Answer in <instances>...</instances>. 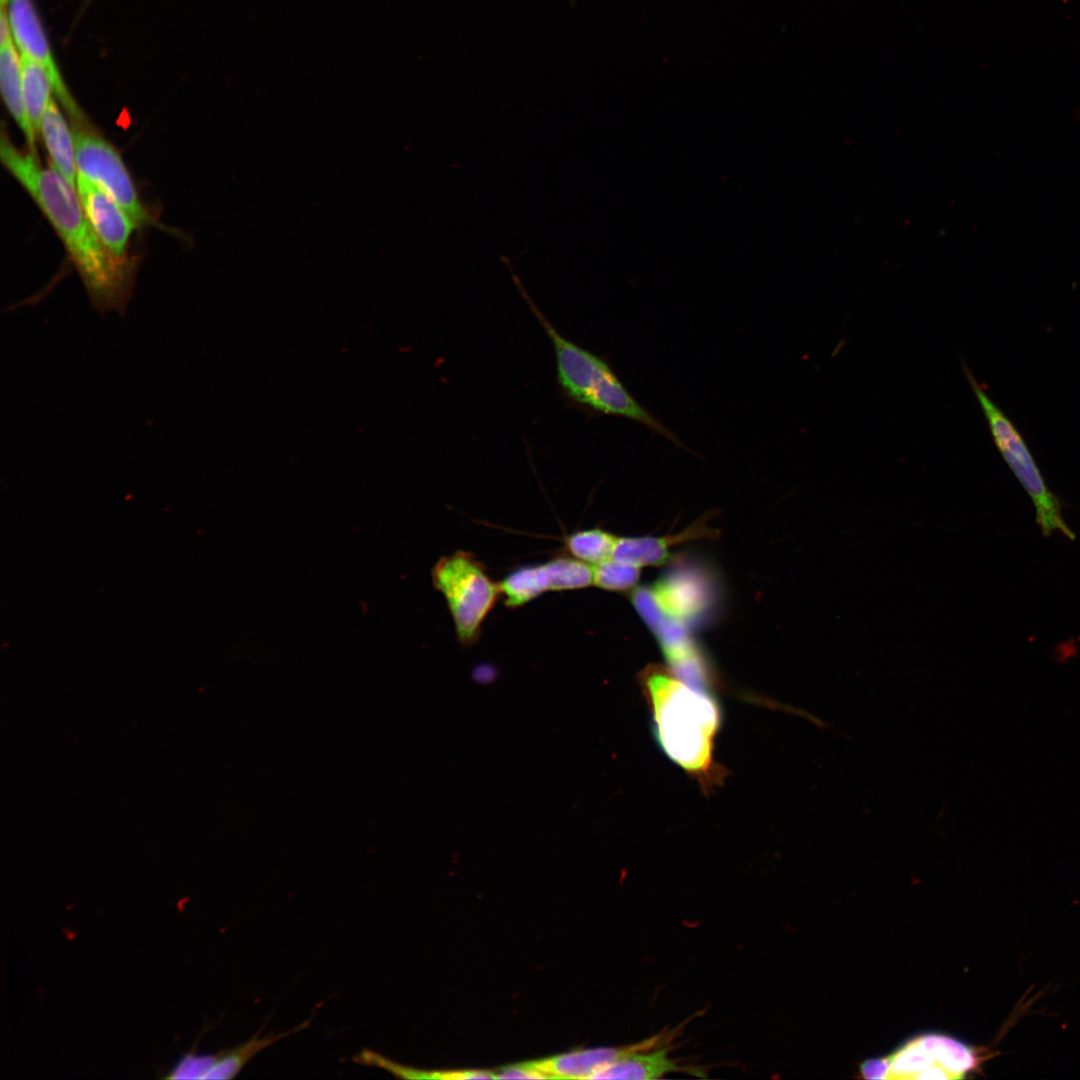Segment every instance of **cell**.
Returning a JSON list of instances; mask_svg holds the SVG:
<instances>
[{"label": "cell", "instance_id": "44dd1931", "mask_svg": "<svg viewBox=\"0 0 1080 1080\" xmlns=\"http://www.w3.org/2000/svg\"><path fill=\"white\" fill-rule=\"evenodd\" d=\"M594 581L597 587L613 591H629L636 586L640 579V569L634 565L607 559L593 565Z\"/></svg>", "mask_w": 1080, "mask_h": 1080}, {"label": "cell", "instance_id": "603a6c76", "mask_svg": "<svg viewBox=\"0 0 1080 1080\" xmlns=\"http://www.w3.org/2000/svg\"><path fill=\"white\" fill-rule=\"evenodd\" d=\"M8 3H9V0H1V4H2V6H5V5H6V4H8Z\"/></svg>", "mask_w": 1080, "mask_h": 1080}, {"label": "cell", "instance_id": "52a82bcc", "mask_svg": "<svg viewBox=\"0 0 1080 1080\" xmlns=\"http://www.w3.org/2000/svg\"><path fill=\"white\" fill-rule=\"evenodd\" d=\"M77 173L104 189L138 225L151 222L127 167L115 147L93 128L74 126Z\"/></svg>", "mask_w": 1080, "mask_h": 1080}, {"label": "cell", "instance_id": "e0dca14e", "mask_svg": "<svg viewBox=\"0 0 1080 1080\" xmlns=\"http://www.w3.org/2000/svg\"><path fill=\"white\" fill-rule=\"evenodd\" d=\"M506 607L515 609L549 591V579L545 564L518 567L499 583Z\"/></svg>", "mask_w": 1080, "mask_h": 1080}, {"label": "cell", "instance_id": "2e32d148", "mask_svg": "<svg viewBox=\"0 0 1080 1080\" xmlns=\"http://www.w3.org/2000/svg\"><path fill=\"white\" fill-rule=\"evenodd\" d=\"M39 133L49 153L51 166L76 189L77 167L72 129L53 98L43 113Z\"/></svg>", "mask_w": 1080, "mask_h": 1080}, {"label": "cell", "instance_id": "5b68a950", "mask_svg": "<svg viewBox=\"0 0 1080 1080\" xmlns=\"http://www.w3.org/2000/svg\"><path fill=\"white\" fill-rule=\"evenodd\" d=\"M434 588L444 597L456 637L463 647L475 644L482 625L501 595L482 562L467 551L441 557L432 568Z\"/></svg>", "mask_w": 1080, "mask_h": 1080}, {"label": "cell", "instance_id": "ba28073f", "mask_svg": "<svg viewBox=\"0 0 1080 1080\" xmlns=\"http://www.w3.org/2000/svg\"><path fill=\"white\" fill-rule=\"evenodd\" d=\"M311 1019L299 1026L278 1034L268 1033L261 1036L262 1027L248 1040L230 1049H222L216 1053H197L191 1049L183 1053L176 1062L169 1067L161 1078L174 1080L189 1079H232L248 1064L258 1053L291 1034L297 1033L309 1026Z\"/></svg>", "mask_w": 1080, "mask_h": 1080}, {"label": "cell", "instance_id": "9a60e30c", "mask_svg": "<svg viewBox=\"0 0 1080 1080\" xmlns=\"http://www.w3.org/2000/svg\"><path fill=\"white\" fill-rule=\"evenodd\" d=\"M670 1048H645L629 1055L596 1072L591 1079H631L654 1080L681 1071H690L679 1065L669 1056Z\"/></svg>", "mask_w": 1080, "mask_h": 1080}, {"label": "cell", "instance_id": "4fadbf2b", "mask_svg": "<svg viewBox=\"0 0 1080 1080\" xmlns=\"http://www.w3.org/2000/svg\"><path fill=\"white\" fill-rule=\"evenodd\" d=\"M712 531L703 521L691 525L678 534L653 537H618L612 558L636 567L658 566L671 556V547L694 539L711 536Z\"/></svg>", "mask_w": 1080, "mask_h": 1080}, {"label": "cell", "instance_id": "d6986e66", "mask_svg": "<svg viewBox=\"0 0 1080 1080\" xmlns=\"http://www.w3.org/2000/svg\"><path fill=\"white\" fill-rule=\"evenodd\" d=\"M617 536L601 528L579 530L565 538L567 551L588 564H599L612 558Z\"/></svg>", "mask_w": 1080, "mask_h": 1080}, {"label": "cell", "instance_id": "8992f818", "mask_svg": "<svg viewBox=\"0 0 1080 1080\" xmlns=\"http://www.w3.org/2000/svg\"><path fill=\"white\" fill-rule=\"evenodd\" d=\"M990 1053L953 1037L927 1033L918 1035L883 1058L884 1079H960L977 1071Z\"/></svg>", "mask_w": 1080, "mask_h": 1080}, {"label": "cell", "instance_id": "ac0fdd59", "mask_svg": "<svg viewBox=\"0 0 1080 1080\" xmlns=\"http://www.w3.org/2000/svg\"><path fill=\"white\" fill-rule=\"evenodd\" d=\"M21 81L25 109L36 134L43 113L52 99L50 78L45 69L29 56L20 52Z\"/></svg>", "mask_w": 1080, "mask_h": 1080}, {"label": "cell", "instance_id": "7a4b0ae2", "mask_svg": "<svg viewBox=\"0 0 1080 1080\" xmlns=\"http://www.w3.org/2000/svg\"><path fill=\"white\" fill-rule=\"evenodd\" d=\"M639 683L658 746L706 794L712 792L727 773L714 757L722 723L716 697L657 664H649L640 672Z\"/></svg>", "mask_w": 1080, "mask_h": 1080}, {"label": "cell", "instance_id": "7402d4cb", "mask_svg": "<svg viewBox=\"0 0 1080 1080\" xmlns=\"http://www.w3.org/2000/svg\"><path fill=\"white\" fill-rule=\"evenodd\" d=\"M495 1078L498 1079H543L546 1076L538 1069L530 1066L527 1062L507 1066L495 1073Z\"/></svg>", "mask_w": 1080, "mask_h": 1080}, {"label": "cell", "instance_id": "277c9868", "mask_svg": "<svg viewBox=\"0 0 1080 1080\" xmlns=\"http://www.w3.org/2000/svg\"><path fill=\"white\" fill-rule=\"evenodd\" d=\"M962 367L985 415L995 445L1034 504L1036 522L1042 534L1050 536L1059 533L1074 540L1075 534L1063 517V501L1048 487L1021 432L990 398L964 362Z\"/></svg>", "mask_w": 1080, "mask_h": 1080}, {"label": "cell", "instance_id": "8fae6325", "mask_svg": "<svg viewBox=\"0 0 1080 1080\" xmlns=\"http://www.w3.org/2000/svg\"><path fill=\"white\" fill-rule=\"evenodd\" d=\"M76 190L85 215L102 243L115 256L127 258V245L137 224L104 189L79 173Z\"/></svg>", "mask_w": 1080, "mask_h": 1080}, {"label": "cell", "instance_id": "9c48e42d", "mask_svg": "<svg viewBox=\"0 0 1080 1080\" xmlns=\"http://www.w3.org/2000/svg\"><path fill=\"white\" fill-rule=\"evenodd\" d=\"M7 5L12 36L19 52L29 56L45 69L53 92L73 120V125L89 126L61 77L31 0H9Z\"/></svg>", "mask_w": 1080, "mask_h": 1080}, {"label": "cell", "instance_id": "5bb4252c", "mask_svg": "<svg viewBox=\"0 0 1080 1080\" xmlns=\"http://www.w3.org/2000/svg\"><path fill=\"white\" fill-rule=\"evenodd\" d=\"M15 46L14 38L1 44L0 49V86L4 103L14 121L22 131L29 152L38 157L36 132L28 118L22 93L21 58Z\"/></svg>", "mask_w": 1080, "mask_h": 1080}, {"label": "cell", "instance_id": "ffe728a7", "mask_svg": "<svg viewBox=\"0 0 1080 1080\" xmlns=\"http://www.w3.org/2000/svg\"><path fill=\"white\" fill-rule=\"evenodd\" d=\"M549 590L565 591L593 585V566L575 557L558 556L545 563Z\"/></svg>", "mask_w": 1080, "mask_h": 1080}, {"label": "cell", "instance_id": "7c38bea8", "mask_svg": "<svg viewBox=\"0 0 1080 1080\" xmlns=\"http://www.w3.org/2000/svg\"><path fill=\"white\" fill-rule=\"evenodd\" d=\"M664 1038L665 1034L659 1033L630 1045L577 1050L527 1063L546 1078L591 1079L596 1072L634 1051L660 1045Z\"/></svg>", "mask_w": 1080, "mask_h": 1080}, {"label": "cell", "instance_id": "30bf717a", "mask_svg": "<svg viewBox=\"0 0 1080 1080\" xmlns=\"http://www.w3.org/2000/svg\"><path fill=\"white\" fill-rule=\"evenodd\" d=\"M649 587L663 613L686 625L712 604L711 583L696 568L677 567Z\"/></svg>", "mask_w": 1080, "mask_h": 1080}, {"label": "cell", "instance_id": "6da1fadb", "mask_svg": "<svg viewBox=\"0 0 1080 1080\" xmlns=\"http://www.w3.org/2000/svg\"><path fill=\"white\" fill-rule=\"evenodd\" d=\"M0 158L7 171L38 205L62 240L100 314L124 315L131 298L136 266L128 257L115 256L99 239L87 219L77 190L52 166L14 146L3 128Z\"/></svg>", "mask_w": 1080, "mask_h": 1080}, {"label": "cell", "instance_id": "3957f363", "mask_svg": "<svg viewBox=\"0 0 1080 1080\" xmlns=\"http://www.w3.org/2000/svg\"><path fill=\"white\" fill-rule=\"evenodd\" d=\"M533 315L551 341L556 378L563 396L578 408L597 415L637 421L678 447L687 448L656 416L626 389L609 363L562 335L518 282Z\"/></svg>", "mask_w": 1080, "mask_h": 1080}]
</instances>
